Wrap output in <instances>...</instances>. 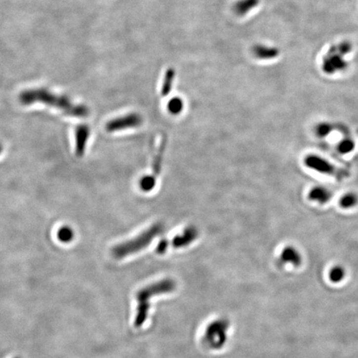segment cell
I'll return each mask as SVG.
<instances>
[{"label":"cell","instance_id":"obj_1","mask_svg":"<svg viewBox=\"0 0 358 358\" xmlns=\"http://www.w3.org/2000/svg\"><path fill=\"white\" fill-rule=\"evenodd\" d=\"M19 101L25 106L37 102L42 103L73 117L80 118L86 117L89 115V109L84 105L73 103L67 96L57 95L44 88L23 90L19 95Z\"/></svg>","mask_w":358,"mask_h":358},{"label":"cell","instance_id":"obj_2","mask_svg":"<svg viewBox=\"0 0 358 358\" xmlns=\"http://www.w3.org/2000/svg\"><path fill=\"white\" fill-rule=\"evenodd\" d=\"M176 288V283L174 281L169 278L159 281L157 283H153L141 289L137 294V301H138V308L137 314L134 319L135 327H141L144 322L146 321L148 317V313L150 309V299L152 297L156 296L159 294H166L173 291Z\"/></svg>","mask_w":358,"mask_h":358},{"label":"cell","instance_id":"obj_3","mask_svg":"<svg viewBox=\"0 0 358 358\" xmlns=\"http://www.w3.org/2000/svg\"><path fill=\"white\" fill-rule=\"evenodd\" d=\"M162 231L161 224L153 225L150 228L145 230L141 234L134 237L131 240L117 245L112 249V255L116 259H122L125 256L133 255L147 247L153 240L156 238Z\"/></svg>","mask_w":358,"mask_h":358},{"label":"cell","instance_id":"obj_4","mask_svg":"<svg viewBox=\"0 0 358 358\" xmlns=\"http://www.w3.org/2000/svg\"><path fill=\"white\" fill-rule=\"evenodd\" d=\"M304 164L306 167L316 171L318 173L332 176L339 180L347 178L349 173L342 168H337L335 165L332 164L329 161L320 157L318 155H309L304 159Z\"/></svg>","mask_w":358,"mask_h":358},{"label":"cell","instance_id":"obj_5","mask_svg":"<svg viewBox=\"0 0 358 358\" xmlns=\"http://www.w3.org/2000/svg\"><path fill=\"white\" fill-rule=\"evenodd\" d=\"M227 328L228 323L225 320L212 322L207 327L204 339L208 344H211V348H220L227 340Z\"/></svg>","mask_w":358,"mask_h":358},{"label":"cell","instance_id":"obj_6","mask_svg":"<svg viewBox=\"0 0 358 358\" xmlns=\"http://www.w3.org/2000/svg\"><path fill=\"white\" fill-rule=\"evenodd\" d=\"M142 117L137 113H130L118 118L113 119L106 125L108 132H116L124 129H133L139 127L142 124Z\"/></svg>","mask_w":358,"mask_h":358},{"label":"cell","instance_id":"obj_7","mask_svg":"<svg viewBox=\"0 0 358 358\" xmlns=\"http://www.w3.org/2000/svg\"><path fill=\"white\" fill-rule=\"evenodd\" d=\"M252 55L260 61H272L279 56V50L276 46L258 43L253 46Z\"/></svg>","mask_w":358,"mask_h":358},{"label":"cell","instance_id":"obj_8","mask_svg":"<svg viewBox=\"0 0 358 358\" xmlns=\"http://www.w3.org/2000/svg\"><path fill=\"white\" fill-rule=\"evenodd\" d=\"M90 136V128L85 124H80L76 129V154L81 157L85 154L88 138Z\"/></svg>","mask_w":358,"mask_h":358},{"label":"cell","instance_id":"obj_9","mask_svg":"<svg viewBox=\"0 0 358 358\" xmlns=\"http://www.w3.org/2000/svg\"><path fill=\"white\" fill-rule=\"evenodd\" d=\"M199 236L198 230L194 227H188L181 235L176 236L173 240V245L175 248H183L188 246L194 242Z\"/></svg>","mask_w":358,"mask_h":358},{"label":"cell","instance_id":"obj_10","mask_svg":"<svg viewBox=\"0 0 358 358\" xmlns=\"http://www.w3.org/2000/svg\"><path fill=\"white\" fill-rule=\"evenodd\" d=\"M261 0H237L232 7V10L237 17L243 18L248 15L260 5Z\"/></svg>","mask_w":358,"mask_h":358},{"label":"cell","instance_id":"obj_11","mask_svg":"<svg viewBox=\"0 0 358 358\" xmlns=\"http://www.w3.org/2000/svg\"><path fill=\"white\" fill-rule=\"evenodd\" d=\"M332 193L329 189H327L322 186H317L313 188L309 191V199L313 201H316L318 203L325 204L332 199Z\"/></svg>","mask_w":358,"mask_h":358},{"label":"cell","instance_id":"obj_12","mask_svg":"<svg viewBox=\"0 0 358 358\" xmlns=\"http://www.w3.org/2000/svg\"><path fill=\"white\" fill-rule=\"evenodd\" d=\"M280 260L283 264H291L292 266H300L302 264V255L299 250L293 246H287L282 250Z\"/></svg>","mask_w":358,"mask_h":358},{"label":"cell","instance_id":"obj_13","mask_svg":"<svg viewBox=\"0 0 358 358\" xmlns=\"http://www.w3.org/2000/svg\"><path fill=\"white\" fill-rule=\"evenodd\" d=\"M176 71L174 68H168L165 72L163 79H162V87H161V94L162 96H167L169 95L171 90L173 87V83L175 80Z\"/></svg>","mask_w":358,"mask_h":358},{"label":"cell","instance_id":"obj_14","mask_svg":"<svg viewBox=\"0 0 358 358\" xmlns=\"http://www.w3.org/2000/svg\"><path fill=\"white\" fill-rule=\"evenodd\" d=\"M358 203V195L355 193H347L341 197L339 200V205L343 209L353 208Z\"/></svg>","mask_w":358,"mask_h":358},{"label":"cell","instance_id":"obj_15","mask_svg":"<svg viewBox=\"0 0 358 358\" xmlns=\"http://www.w3.org/2000/svg\"><path fill=\"white\" fill-rule=\"evenodd\" d=\"M346 277V270L342 266H333L328 272V278L333 283H341Z\"/></svg>","mask_w":358,"mask_h":358},{"label":"cell","instance_id":"obj_16","mask_svg":"<svg viewBox=\"0 0 358 358\" xmlns=\"http://www.w3.org/2000/svg\"><path fill=\"white\" fill-rule=\"evenodd\" d=\"M355 142L350 138H344L337 145V150L341 155H348L355 149Z\"/></svg>","mask_w":358,"mask_h":358},{"label":"cell","instance_id":"obj_17","mask_svg":"<svg viewBox=\"0 0 358 358\" xmlns=\"http://www.w3.org/2000/svg\"><path fill=\"white\" fill-rule=\"evenodd\" d=\"M184 108V102L181 97L175 96L168 101V110L172 115H179Z\"/></svg>","mask_w":358,"mask_h":358},{"label":"cell","instance_id":"obj_18","mask_svg":"<svg viewBox=\"0 0 358 358\" xmlns=\"http://www.w3.org/2000/svg\"><path fill=\"white\" fill-rule=\"evenodd\" d=\"M333 129H334V126L332 124L327 123V122H322L315 126V134L318 138L322 139V138H326L333 131Z\"/></svg>","mask_w":358,"mask_h":358},{"label":"cell","instance_id":"obj_19","mask_svg":"<svg viewBox=\"0 0 358 358\" xmlns=\"http://www.w3.org/2000/svg\"><path fill=\"white\" fill-rule=\"evenodd\" d=\"M57 238L62 242H70L74 238V232H73V230L71 227H62L57 232Z\"/></svg>","mask_w":358,"mask_h":358},{"label":"cell","instance_id":"obj_20","mask_svg":"<svg viewBox=\"0 0 358 358\" xmlns=\"http://www.w3.org/2000/svg\"><path fill=\"white\" fill-rule=\"evenodd\" d=\"M155 184H156V179L155 177L152 175H147L143 177L141 180L139 182V186L140 188L144 192H150L155 188Z\"/></svg>","mask_w":358,"mask_h":358},{"label":"cell","instance_id":"obj_21","mask_svg":"<svg viewBox=\"0 0 358 358\" xmlns=\"http://www.w3.org/2000/svg\"><path fill=\"white\" fill-rule=\"evenodd\" d=\"M168 247V241L167 240H162L159 243L157 246V252L159 254H163Z\"/></svg>","mask_w":358,"mask_h":358},{"label":"cell","instance_id":"obj_22","mask_svg":"<svg viewBox=\"0 0 358 358\" xmlns=\"http://www.w3.org/2000/svg\"><path fill=\"white\" fill-rule=\"evenodd\" d=\"M2 152V145H0V154Z\"/></svg>","mask_w":358,"mask_h":358}]
</instances>
